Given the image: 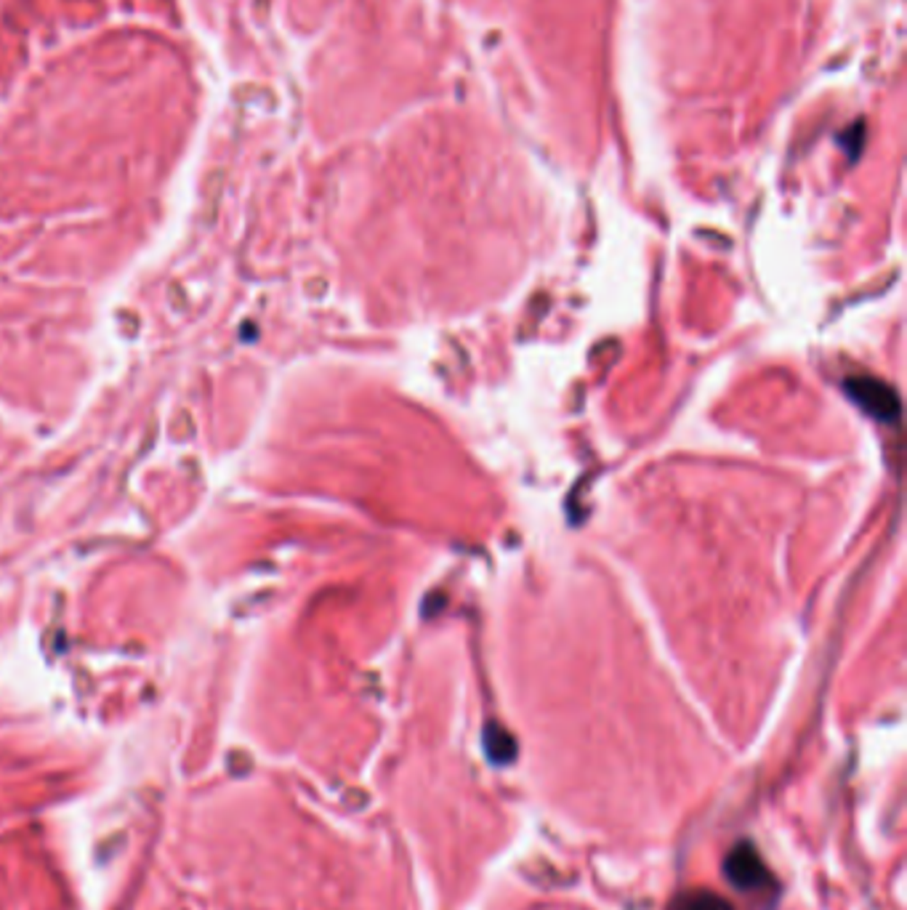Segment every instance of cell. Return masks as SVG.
Returning <instances> with one entry per match:
<instances>
[{"instance_id": "cell-1", "label": "cell", "mask_w": 907, "mask_h": 910, "mask_svg": "<svg viewBox=\"0 0 907 910\" xmlns=\"http://www.w3.org/2000/svg\"><path fill=\"white\" fill-rule=\"evenodd\" d=\"M724 876L729 879V884L740 892H761L766 887H772V876H769V868L763 865L761 854L756 852V846L751 841H743L737 844L727 860H724Z\"/></svg>"}, {"instance_id": "cell-2", "label": "cell", "mask_w": 907, "mask_h": 910, "mask_svg": "<svg viewBox=\"0 0 907 910\" xmlns=\"http://www.w3.org/2000/svg\"><path fill=\"white\" fill-rule=\"evenodd\" d=\"M849 394L854 397V402L865 410V413H870V416H876V418H889V421H894L897 418V410H900V405H897V394L889 389V386H884L881 381H873V379H857V381H849Z\"/></svg>"}, {"instance_id": "cell-3", "label": "cell", "mask_w": 907, "mask_h": 910, "mask_svg": "<svg viewBox=\"0 0 907 910\" xmlns=\"http://www.w3.org/2000/svg\"><path fill=\"white\" fill-rule=\"evenodd\" d=\"M484 748H487V757L493 758V761H498V764H509L511 758L517 757L514 738L506 730L495 727V724H490L487 732H484Z\"/></svg>"}, {"instance_id": "cell-4", "label": "cell", "mask_w": 907, "mask_h": 910, "mask_svg": "<svg viewBox=\"0 0 907 910\" xmlns=\"http://www.w3.org/2000/svg\"><path fill=\"white\" fill-rule=\"evenodd\" d=\"M668 910H732V906L724 897L700 889V892H684V895H679L668 906Z\"/></svg>"}]
</instances>
